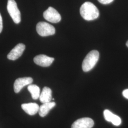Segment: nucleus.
I'll use <instances>...</instances> for the list:
<instances>
[{
	"label": "nucleus",
	"instance_id": "f257e3e1",
	"mask_svg": "<svg viewBox=\"0 0 128 128\" xmlns=\"http://www.w3.org/2000/svg\"><path fill=\"white\" fill-rule=\"evenodd\" d=\"M80 14L82 18L90 21L96 20L99 16V11L92 3L86 2L83 4L80 9Z\"/></svg>",
	"mask_w": 128,
	"mask_h": 128
},
{
	"label": "nucleus",
	"instance_id": "f03ea898",
	"mask_svg": "<svg viewBox=\"0 0 128 128\" xmlns=\"http://www.w3.org/2000/svg\"><path fill=\"white\" fill-rule=\"evenodd\" d=\"M99 58V53L97 50H92L86 55L83 60L82 70L88 72L94 68Z\"/></svg>",
	"mask_w": 128,
	"mask_h": 128
},
{
	"label": "nucleus",
	"instance_id": "7ed1b4c3",
	"mask_svg": "<svg viewBox=\"0 0 128 128\" xmlns=\"http://www.w3.org/2000/svg\"><path fill=\"white\" fill-rule=\"evenodd\" d=\"M7 8L14 22L16 24L20 23L21 21V15L16 2L14 0H8Z\"/></svg>",
	"mask_w": 128,
	"mask_h": 128
},
{
	"label": "nucleus",
	"instance_id": "20e7f679",
	"mask_svg": "<svg viewBox=\"0 0 128 128\" xmlns=\"http://www.w3.org/2000/svg\"><path fill=\"white\" fill-rule=\"evenodd\" d=\"M36 30L38 33L41 36L46 37L55 34V28L46 22H40L37 24Z\"/></svg>",
	"mask_w": 128,
	"mask_h": 128
},
{
	"label": "nucleus",
	"instance_id": "39448f33",
	"mask_svg": "<svg viewBox=\"0 0 128 128\" xmlns=\"http://www.w3.org/2000/svg\"><path fill=\"white\" fill-rule=\"evenodd\" d=\"M43 17L47 21L52 23H58L61 20V16L59 12L52 7H50L44 12Z\"/></svg>",
	"mask_w": 128,
	"mask_h": 128
},
{
	"label": "nucleus",
	"instance_id": "423d86ee",
	"mask_svg": "<svg viewBox=\"0 0 128 128\" xmlns=\"http://www.w3.org/2000/svg\"><path fill=\"white\" fill-rule=\"evenodd\" d=\"M33 82V79L30 77L18 78L14 83V91L16 93H18L26 86L30 85Z\"/></svg>",
	"mask_w": 128,
	"mask_h": 128
},
{
	"label": "nucleus",
	"instance_id": "0eeeda50",
	"mask_svg": "<svg viewBox=\"0 0 128 128\" xmlns=\"http://www.w3.org/2000/svg\"><path fill=\"white\" fill-rule=\"evenodd\" d=\"M25 47V45L22 43L17 44L7 55V58L12 60H17L22 55Z\"/></svg>",
	"mask_w": 128,
	"mask_h": 128
},
{
	"label": "nucleus",
	"instance_id": "6e6552de",
	"mask_svg": "<svg viewBox=\"0 0 128 128\" xmlns=\"http://www.w3.org/2000/svg\"><path fill=\"white\" fill-rule=\"evenodd\" d=\"M94 122L90 118H82L76 120L72 125L71 128H92Z\"/></svg>",
	"mask_w": 128,
	"mask_h": 128
},
{
	"label": "nucleus",
	"instance_id": "1a4fd4ad",
	"mask_svg": "<svg viewBox=\"0 0 128 128\" xmlns=\"http://www.w3.org/2000/svg\"><path fill=\"white\" fill-rule=\"evenodd\" d=\"M54 61V58H53L49 57L45 55H38L34 58L35 63L43 67L50 66Z\"/></svg>",
	"mask_w": 128,
	"mask_h": 128
},
{
	"label": "nucleus",
	"instance_id": "9d476101",
	"mask_svg": "<svg viewBox=\"0 0 128 128\" xmlns=\"http://www.w3.org/2000/svg\"><path fill=\"white\" fill-rule=\"evenodd\" d=\"M104 115L105 120L107 122H111L115 126H119L122 124L120 118L108 110H105L104 112Z\"/></svg>",
	"mask_w": 128,
	"mask_h": 128
},
{
	"label": "nucleus",
	"instance_id": "9b49d317",
	"mask_svg": "<svg viewBox=\"0 0 128 128\" xmlns=\"http://www.w3.org/2000/svg\"><path fill=\"white\" fill-rule=\"evenodd\" d=\"M22 108L28 114L34 115L38 112L40 106L36 103L31 102L23 104L22 105Z\"/></svg>",
	"mask_w": 128,
	"mask_h": 128
},
{
	"label": "nucleus",
	"instance_id": "f8f14e48",
	"mask_svg": "<svg viewBox=\"0 0 128 128\" xmlns=\"http://www.w3.org/2000/svg\"><path fill=\"white\" fill-rule=\"evenodd\" d=\"M56 105V103L54 102L44 103L40 106L38 110L39 115L42 117L46 116L48 114L51 109L54 108Z\"/></svg>",
	"mask_w": 128,
	"mask_h": 128
},
{
	"label": "nucleus",
	"instance_id": "ddd939ff",
	"mask_svg": "<svg viewBox=\"0 0 128 128\" xmlns=\"http://www.w3.org/2000/svg\"><path fill=\"white\" fill-rule=\"evenodd\" d=\"M39 98L42 104L51 102L52 100V91L50 88L48 87H44Z\"/></svg>",
	"mask_w": 128,
	"mask_h": 128
},
{
	"label": "nucleus",
	"instance_id": "4468645a",
	"mask_svg": "<svg viewBox=\"0 0 128 128\" xmlns=\"http://www.w3.org/2000/svg\"><path fill=\"white\" fill-rule=\"evenodd\" d=\"M28 90L32 94V98L34 100H37L40 98V88L36 84H30L28 86Z\"/></svg>",
	"mask_w": 128,
	"mask_h": 128
},
{
	"label": "nucleus",
	"instance_id": "2eb2a0df",
	"mask_svg": "<svg viewBox=\"0 0 128 128\" xmlns=\"http://www.w3.org/2000/svg\"><path fill=\"white\" fill-rule=\"evenodd\" d=\"M114 0H98V1L103 4H108L112 3Z\"/></svg>",
	"mask_w": 128,
	"mask_h": 128
},
{
	"label": "nucleus",
	"instance_id": "dca6fc26",
	"mask_svg": "<svg viewBox=\"0 0 128 128\" xmlns=\"http://www.w3.org/2000/svg\"><path fill=\"white\" fill-rule=\"evenodd\" d=\"M122 95L125 98L128 99V89L124 90L122 92Z\"/></svg>",
	"mask_w": 128,
	"mask_h": 128
},
{
	"label": "nucleus",
	"instance_id": "f3484780",
	"mask_svg": "<svg viewBox=\"0 0 128 128\" xmlns=\"http://www.w3.org/2000/svg\"><path fill=\"white\" fill-rule=\"evenodd\" d=\"M3 28V24H2V17L0 14V33L2 32Z\"/></svg>",
	"mask_w": 128,
	"mask_h": 128
},
{
	"label": "nucleus",
	"instance_id": "a211bd4d",
	"mask_svg": "<svg viewBox=\"0 0 128 128\" xmlns=\"http://www.w3.org/2000/svg\"><path fill=\"white\" fill-rule=\"evenodd\" d=\"M126 46H127L128 47V40L127 41V42H126Z\"/></svg>",
	"mask_w": 128,
	"mask_h": 128
}]
</instances>
